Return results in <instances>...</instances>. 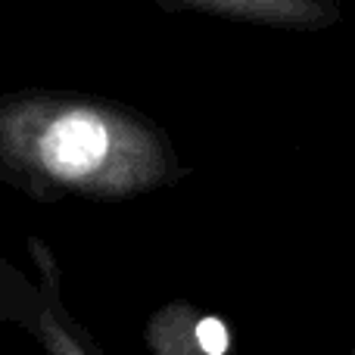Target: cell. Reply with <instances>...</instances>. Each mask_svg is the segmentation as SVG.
Masks as SVG:
<instances>
[{
  "label": "cell",
  "instance_id": "3",
  "mask_svg": "<svg viewBox=\"0 0 355 355\" xmlns=\"http://www.w3.org/2000/svg\"><path fill=\"white\" fill-rule=\"evenodd\" d=\"M28 250H31V259L37 262L41 268V281H44V343H47L50 355H94L91 349L85 346V340L78 337V331L72 327V321L62 315V306H60V271H56V262H53V252L44 240L31 237L28 240Z\"/></svg>",
  "mask_w": 355,
  "mask_h": 355
},
{
  "label": "cell",
  "instance_id": "2",
  "mask_svg": "<svg viewBox=\"0 0 355 355\" xmlns=\"http://www.w3.org/2000/svg\"><path fill=\"white\" fill-rule=\"evenodd\" d=\"M162 10L200 12L281 31H327L343 19L340 0H150Z\"/></svg>",
  "mask_w": 355,
  "mask_h": 355
},
{
  "label": "cell",
  "instance_id": "1",
  "mask_svg": "<svg viewBox=\"0 0 355 355\" xmlns=\"http://www.w3.org/2000/svg\"><path fill=\"white\" fill-rule=\"evenodd\" d=\"M172 135L116 97L75 87L0 94V184L37 202H119L184 181Z\"/></svg>",
  "mask_w": 355,
  "mask_h": 355
}]
</instances>
